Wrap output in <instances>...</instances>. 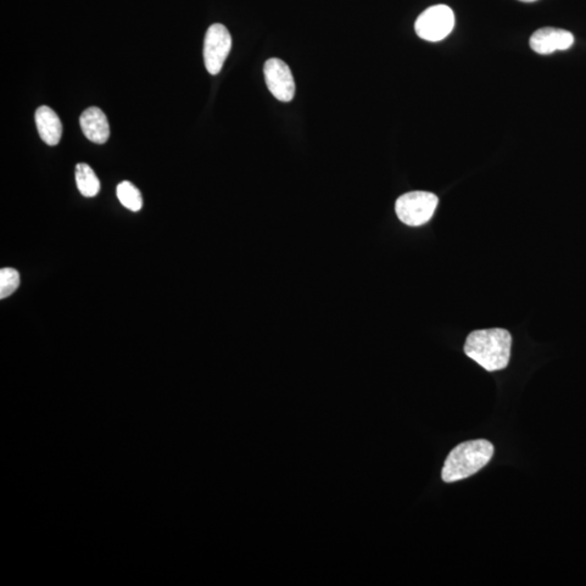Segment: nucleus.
Returning a JSON list of instances; mask_svg holds the SVG:
<instances>
[{
	"instance_id": "1a4fd4ad",
	"label": "nucleus",
	"mask_w": 586,
	"mask_h": 586,
	"mask_svg": "<svg viewBox=\"0 0 586 586\" xmlns=\"http://www.w3.org/2000/svg\"><path fill=\"white\" fill-rule=\"evenodd\" d=\"M35 122L39 136L48 146H57L63 136V123L52 108L42 105L36 110Z\"/></svg>"
},
{
	"instance_id": "39448f33",
	"label": "nucleus",
	"mask_w": 586,
	"mask_h": 586,
	"mask_svg": "<svg viewBox=\"0 0 586 586\" xmlns=\"http://www.w3.org/2000/svg\"><path fill=\"white\" fill-rule=\"evenodd\" d=\"M232 35L225 25L216 24L209 27L204 38V57L206 70L212 75L219 74L232 50Z\"/></svg>"
},
{
	"instance_id": "423d86ee",
	"label": "nucleus",
	"mask_w": 586,
	"mask_h": 586,
	"mask_svg": "<svg viewBox=\"0 0 586 586\" xmlns=\"http://www.w3.org/2000/svg\"><path fill=\"white\" fill-rule=\"evenodd\" d=\"M267 87L279 102L289 103L294 97L295 84L292 70L281 59L272 58L264 65Z\"/></svg>"
},
{
	"instance_id": "f03ea898",
	"label": "nucleus",
	"mask_w": 586,
	"mask_h": 586,
	"mask_svg": "<svg viewBox=\"0 0 586 586\" xmlns=\"http://www.w3.org/2000/svg\"><path fill=\"white\" fill-rule=\"evenodd\" d=\"M494 446L487 440H473L457 445L444 462L442 479L452 483L472 477L489 464Z\"/></svg>"
},
{
	"instance_id": "0eeeda50",
	"label": "nucleus",
	"mask_w": 586,
	"mask_h": 586,
	"mask_svg": "<svg viewBox=\"0 0 586 586\" xmlns=\"http://www.w3.org/2000/svg\"><path fill=\"white\" fill-rule=\"evenodd\" d=\"M574 44L571 32L555 27H543L533 33L530 46L540 55H551L556 50H567Z\"/></svg>"
},
{
	"instance_id": "7ed1b4c3",
	"label": "nucleus",
	"mask_w": 586,
	"mask_h": 586,
	"mask_svg": "<svg viewBox=\"0 0 586 586\" xmlns=\"http://www.w3.org/2000/svg\"><path fill=\"white\" fill-rule=\"evenodd\" d=\"M439 198L427 192H412L401 195L395 203V212L401 222L409 226H421L432 220Z\"/></svg>"
},
{
	"instance_id": "f257e3e1",
	"label": "nucleus",
	"mask_w": 586,
	"mask_h": 586,
	"mask_svg": "<svg viewBox=\"0 0 586 586\" xmlns=\"http://www.w3.org/2000/svg\"><path fill=\"white\" fill-rule=\"evenodd\" d=\"M512 342V334L506 329H483L469 334L464 351L485 371H502L510 363Z\"/></svg>"
},
{
	"instance_id": "9d476101",
	"label": "nucleus",
	"mask_w": 586,
	"mask_h": 586,
	"mask_svg": "<svg viewBox=\"0 0 586 586\" xmlns=\"http://www.w3.org/2000/svg\"><path fill=\"white\" fill-rule=\"evenodd\" d=\"M75 180L78 192L84 197L93 198L100 192V181L91 166L78 164L75 169Z\"/></svg>"
},
{
	"instance_id": "9b49d317",
	"label": "nucleus",
	"mask_w": 586,
	"mask_h": 586,
	"mask_svg": "<svg viewBox=\"0 0 586 586\" xmlns=\"http://www.w3.org/2000/svg\"><path fill=\"white\" fill-rule=\"evenodd\" d=\"M116 195L126 209L133 212L142 210L144 204L142 193L131 182L125 181L119 184L116 187Z\"/></svg>"
},
{
	"instance_id": "ddd939ff",
	"label": "nucleus",
	"mask_w": 586,
	"mask_h": 586,
	"mask_svg": "<svg viewBox=\"0 0 586 586\" xmlns=\"http://www.w3.org/2000/svg\"><path fill=\"white\" fill-rule=\"evenodd\" d=\"M519 2H522V3H534V2H537V0H519Z\"/></svg>"
},
{
	"instance_id": "f8f14e48",
	"label": "nucleus",
	"mask_w": 586,
	"mask_h": 586,
	"mask_svg": "<svg viewBox=\"0 0 586 586\" xmlns=\"http://www.w3.org/2000/svg\"><path fill=\"white\" fill-rule=\"evenodd\" d=\"M19 286L20 275L18 272L9 269V267L0 271V299L4 300L10 297Z\"/></svg>"
},
{
	"instance_id": "20e7f679",
	"label": "nucleus",
	"mask_w": 586,
	"mask_h": 586,
	"mask_svg": "<svg viewBox=\"0 0 586 586\" xmlns=\"http://www.w3.org/2000/svg\"><path fill=\"white\" fill-rule=\"evenodd\" d=\"M455 25L453 10L437 5L423 11L415 24L417 35L428 42H440L449 36Z\"/></svg>"
},
{
	"instance_id": "6e6552de",
	"label": "nucleus",
	"mask_w": 586,
	"mask_h": 586,
	"mask_svg": "<svg viewBox=\"0 0 586 586\" xmlns=\"http://www.w3.org/2000/svg\"><path fill=\"white\" fill-rule=\"evenodd\" d=\"M80 124L88 141L98 144L108 142L110 126L107 116L102 109L91 107L84 111L80 117Z\"/></svg>"
}]
</instances>
